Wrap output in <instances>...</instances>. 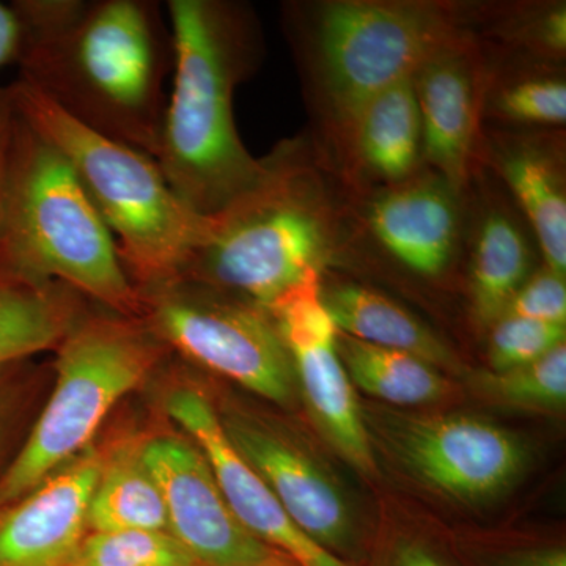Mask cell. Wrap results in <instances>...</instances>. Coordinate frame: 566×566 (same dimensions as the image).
I'll use <instances>...</instances> for the list:
<instances>
[{
	"instance_id": "1",
	"label": "cell",
	"mask_w": 566,
	"mask_h": 566,
	"mask_svg": "<svg viewBox=\"0 0 566 566\" xmlns=\"http://www.w3.org/2000/svg\"><path fill=\"white\" fill-rule=\"evenodd\" d=\"M20 80L85 128L156 158L174 35L156 0H13Z\"/></svg>"
},
{
	"instance_id": "2",
	"label": "cell",
	"mask_w": 566,
	"mask_h": 566,
	"mask_svg": "<svg viewBox=\"0 0 566 566\" xmlns=\"http://www.w3.org/2000/svg\"><path fill=\"white\" fill-rule=\"evenodd\" d=\"M174 35L172 92L156 163L197 214L216 218L262 182L266 159L245 150L233 92L251 70L255 41L248 14L221 0H167Z\"/></svg>"
},
{
	"instance_id": "3",
	"label": "cell",
	"mask_w": 566,
	"mask_h": 566,
	"mask_svg": "<svg viewBox=\"0 0 566 566\" xmlns=\"http://www.w3.org/2000/svg\"><path fill=\"white\" fill-rule=\"evenodd\" d=\"M9 87L22 120L70 164L134 286L180 275L210 240L212 219L182 202L151 156L85 128L20 77Z\"/></svg>"
},
{
	"instance_id": "4",
	"label": "cell",
	"mask_w": 566,
	"mask_h": 566,
	"mask_svg": "<svg viewBox=\"0 0 566 566\" xmlns=\"http://www.w3.org/2000/svg\"><path fill=\"white\" fill-rule=\"evenodd\" d=\"M0 277L63 283L117 315L142 318L139 290L102 216L61 153L21 115L0 226Z\"/></svg>"
},
{
	"instance_id": "5",
	"label": "cell",
	"mask_w": 566,
	"mask_h": 566,
	"mask_svg": "<svg viewBox=\"0 0 566 566\" xmlns=\"http://www.w3.org/2000/svg\"><path fill=\"white\" fill-rule=\"evenodd\" d=\"M262 182L212 218V232L180 275L270 311L312 277L333 248L329 219L289 155L266 159Z\"/></svg>"
},
{
	"instance_id": "6",
	"label": "cell",
	"mask_w": 566,
	"mask_h": 566,
	"mask_svg": "<svg viewBox=\"0 0 566 566\" xmlns=\"http://www.w3.org/2000/svg\"><path fill=\"white\" fill-rule=\"evenodd\" d=\"M57 346L54 392L0 476V509L87 450L112 408L167 348L140 318L122 315L82 316Z\"/></svg>"
},
{
	"instance_id": "7",
	"label": "cell",
	"mask_w": 566,
	"mask_h": 566,
	"mask_svg": "<svg viewBox=\"0 0 566 566\" xmlns=\"http://www.w3.org/2000/svg\"><path fill=\"white\" fill-rule=\"evenodd\" d=\"M460 41L436 6L342 0L316 18L314 44L334 120L349 136L365 104Z\"/></svg>"
},
{
	"instance_id": "8",
	"label": "cell",
	"mask_w": 566,
	"mask_h": 566,
	"mask_svg": "<svg viewBox=\"0 0 566 566\" xmlns=\"http://www.w3.org/2000/svg\"><path fill=\"white\" fill-rule=\"evenodd\" d=\"M139 293L140 319L164 345L266 400H292V359L266 311L185 275Z\"/></svg>"
},
{
	"instance_id": "9",
	"label": "cell",
	"mask_w": 566,
	"mask_h": 566,
	"mask_svg": "<svg viewBox=\"0 0 566 566\" xmlns=\"http://www.w3.org/2000/svg\"><path fill=\"white\" fill-rule=\"evenodd\" d=\"M382 434L401 464L439 493L480 504L523 474L527 453L504 428L469 416H389Z\"/></svg>"
},
{
	"instance_id": "10",
	"label": "cell",
	"mask_w": 566,
	"mask_h": 566,
	"mask_svg": "<svg viewBox=\"0 0 566 566\" xmlns=\"http://www.w3.org/2000/svg\"><path fill=\"white\" fill-rule=\"evenodd\" d=\"M322 277L286 293L268 311L292 359L308 411L324 438L353 468L376 472L370 434L338 353V329L322 300Z\"/></svg>"
},
{
	"instance_id": "11",
	"label": "cell",
	"mask_w": 566,
	"mask_h": 566,
	"mask_svg": "<svg viewBox=\"0 0 566 566\" xmlns=\"http://www.w3.org/2000/svg\"><path fill=\"white\" fill-rule=\"evenodd\" d=\"M142 458L161 490L167 531L200 566H249L275 551L241 526L202 450L185 439L158 436Z\"/></svg>"
},
{
	"instance_id": "12",
	"label": "cell",
	"mask_w": 566,
	"mask_h": 566,
	"mask_svg": "<svg viewBox=\"0 0 566 566\" xmlns=\"http://www.w3.org/2000/svg\"><path fill=\"white\" fill-rule=\"evenodd\" d=\"M221 422L234 449L262 476L301 532L340 560L356 554L352 510L322 464L255 417L229 415Z\"/></svg>"
},
{
	"instance_id": "13",
	"label": "cell",
	"mask_w": 566,
	"mask_h": 566,
	"mask_svg": "<svg viewBox=\"0 0 566 566\" xmlns=\"http://www.w3.org/2000/svg\"><path fill=\"white\" fill-rule=\"evenodd\" d=\"M166 409L202 450L223 499L245 531L301 566H349L312 542L290 520L262 476L234 449L221 417L203 394L180 387L167 398Z\"/></svg>"
},
{
	"instance_id": "14",
	"label": "cell",
	"mask_w": 566,
	"mask_h": 566,
	"mask_svg": "<svg viewBox=\"0 0 566 566\" xmlns=\"http://www.w3.org/2000/svg\"><path fill=\"white\" fill-rule=\"evenodd\" d=\"M104 458L93 447L0 509V566H70L88 534Z\"/></svg>"
},
{
	"instance_id": "15",
	"label": "cell",
	"mask_w": 566,
	"mask_h": 566,
	"mask_svg": "<svg viewBox=\"0 0 566 566\" xmlns=\"http://www.w3.org/2000/svg\"><path fill=\"white\" fill-rule=\"evenodd\" d=\"M460 192L439 177L405 180L375 197L368 223L376 240L408 270L436 277L452 262L460 233Z\"/></svg>"
},
{
	"instance_id": "16",
	"label": "cell",
	"mask_w": 566,
	"mask_h": 566,
	"mask_svg": "<svg viewBox=\"0 0 566 566\" xmlns=\"http://www.w3.org/2000/svg\"><path fill=\"white\" fill-rule=\"evenodd\" d=\"M415 87L422 123V158L460 192L468 180L479 123L475 73L461 41L424 63L416 73Z\"/></svg>"
},
{
	"instance_id": "17",
	"label": "cell",
	"mask_w": 566,
	"mask_h": 566,
	"mask_svg": "<svg viewBox=\"0 0 566 566\" xmlns=\"http://www.w3.org/2000/svg\"><path fill=\"white\" fill-rule=\"evenodd\" d=\"M322 300L338 333L365 344L412 354L436 368L461 371L460 360L449 346L385 294L345 283L322 292Z\"/></svg>"
},
{
	"instance_id": "18",
	"label": "cell",
	"mask_w": 566,
	"mask_h": 566,
	"mask_svg": "<svg viewBox=\"0 0 566 566\" xmlns=\"http://www.w3.org/2000/svg\"><path fill=\"white\" fill-rule=\"evenodd\" d=\"M77 296L59 282L0 277V368L61 344L82 318Z\"/></svg>"
},
{
	"instance_id": "19",
	"label": "cell",
	"mask_w": 566,
	"mask_h": 566,
	"mask_svg": "<svg viewBox=\"0 0 566 566\" xmlns=\"http://www.w3.org/2000/svg\"><path fill=\"white\" fill-rule=\"evenodd\" d=\"M348 137L368 172L392 185L408 180L422 158L415 77L398 82L365 104Z\"/></svg>"
},
{
	"instance_id": "20",
	"label": "cell",
	"mask_w": 566,
	"mask_h": 566,
	"mask_svg": "<svg viewBox=\"0 0 566 566\" xmlns=\"http://www.w3.org/2000/svg\"><path fill=\"white\" fill-rule=\"evenodd\" d=\"M499 172L523 208L546 268L566 275V197L560 164L546 148L513 145L499 156Z\"/></svg>"
},
{
	"instance_id": "21",
	"label": "cell",
	"mask_w": 566,
	"mask_h": 566,
	"mask_svg": "<svg viewBox=\"0 0 566 566\" xmlns=\"http://www.w3.org/2000/svg\"><path fill=\"white\" fill-rule=\"evenodd\" d=\"M167 531L161 490L142 458L126 447L104 461L88 509V532Z\"/></svg>"
},
{
	"instance_id": "22",
	"label": "cell",
	"mask_w": 566,
	"mask_h": 566,
	"mask_svg": "<svg viewBox=\"0 0 566 566\" xmlns=\"http://www.w3.org/2000/svg\"><path fill=\"white\" fill-rule=\"evenodd\" d=\"M531 271V248L517 223L501 211L483 219L471 263V300L476 322L491 327Z\"/></svg>"
},
{
	"instance_id": "23",
	"label": "cell",
	"mask_w": 566,
	"mask_h": 566,
	"mask_svg": "<svg viewBox=\"0 0 566 566\" xmlns=\"http://www.w3.org/2000/svg\"><path fill=\"white\" fill-rule=\"evenodd\" d=\"M338 353L353 385L365 394L400 406L434 403L447 392L439 368L412 354L365 344L338 333Z\"/></svg>"
},
{
	"instance_id": "24",
	"label": "cell",
	"mask_w": 566,
	"mask_h": 566,
	"mask_svg": "<svg viewBox=\"0 0 566 566\" xmlns=\"http://www.w3.org/2000/svg\"><path fill=\"white\" fill-rule=\"evenodd\" d=\"M475 389L488 400L520 409L558 411L566 403V346L558 345L542 359L504 371L480 374Z\"/></svg>"
},
{
	"instance_id": "25",
	"label": "cell",
	"mask_w": 566,
	"mask_h": 566,
	"mask_svg": "<svg viewBox=\"0 0 566 566\" xmlns=\"http://www.w3.org/2000/svg\"><path fill=\"white\" fill-rule=\"evenodd\" d=\"M70 566H200L166 531L88 532Z\"/></svg>"
},
{
	"instance_id": "26",
	"label": "cell",
	"mask_w": 566,
	"mask_h": 566,
	"mask_svg": "<svg viewBox=\"0 0 566 566\" xmlns=\"http://www.w3.org/2000/svg\"><path fill=\"white\" fill-rule=\"evenodd\" d=\"M566 326L504 315L491 326L490 364L493 371L510 370L542 359L565 344Z\"/></svg>"
},
{
	"instance_id": "27",
	"label": "cell",
	"mask_w": 566,
	"mask_h": 566,
	"mask_svg": "<svg viewBox=\"0 0 566 566\" xmlns=\"http://www.w3.org/2000/svg\"><path fill=\"white\" fill-rule=\"evenodd\" d=\"M494 109L506 120L564 125L566 84L560 77L536 76L509 84L495 95Z\"/></svg>"
},
{
	"instance_id": "28",
	"label": "cell",
	"mask_w": 566,
	"mask_h": 566,
	"mask_svg": "<svg viewBox=\"0 0 566 566\" xmlns=\"http://www.w3.org/2000/svg\"><path fill=\"white\" fill-rule=\"evenodd\" d=\"M504 315L566 326V283L549 268L528 275L510 301ZM502 315V316H504Z\"/></svg>"
},
{
	"instance_id": "29",
	"label": "cell",
	"mask_w": 566,
	"mask_h": 566,
	"mask_svg": "<svg viewBox=\"0 0 566 566\" xmlns=\"http://www.w3.org/2000/svg\"><path fill=\"white\" fill-rule=\"evenodd\" d=\"M371 566H457L433 543L416 536H397L379 547Z\"/></svg>"
},
{
	"instance_id": "30",
	"label": "cell",
	"mask_w": 566,
	"mask_h": 566,
	"mask_svg": "<svg viewBox=\"0 0 566 566\" xmlns=\"http://www.w3.org/2000/svg\"><path fill=\"white\" fill-rule=\"evenodd\" d=\"M21 364L0 368V476L9 468L10 461L7 457H9L21 415L22 397L20 387L17 386L18 381L14 379V374Z\"/></svg>"
},
{
	"instance_id": "31",
	"label": "cell",
	"mask_w": 566,
	"mask_h": 566,
	"mask_svg": "<svg viewBox=\"0 0 566 566\" xmlns=\"http://www.w3.org/2000/svg\"><path fill=\"white\" fill-rule=\"evenodd\" d=\"M18 125H20V114L14 106L10 87L9 85L0 87V226H2L7 192H9Z\"/></svg>"
},
{
	"instance_id": "32",
	"label": "cell",
	"mask_w": 566,
	"mask_h": 566,
	"mask_svg": "<svg viewBox=\"0 0 566 566\" xmlns=\"http://www.w3.org/2000/svg\"><path fill=\"white\" fill-rule=\"evenodd\" d=\"M486 566H566L562 546H531L502 551L486 558Z\"/></svg>"
},
{
	"instance_id": "33",
	"label": "cell",
	"mask_w": 566,
	"mask_h": 566,
	"mask_svg": "<svg viewBox=\"0 0 566 566\" xmlns=\"http://www.w3.org/2000/svg\"><path fill=\"white\" fill-rule=\"evenodd\" d=\"M24 46V22L14 2H0V69L18 65Z\"/></svg>"
},
{
	"instance_id": "34",
	"label": "cell",
	"mask_w": 566,
	"mask_h": 566,
	"mask_svg": "<svg viewBox=\"0 0 566 566\" xmlns=\"http://www.w3.org/2000/svg\"><path fill=\"white\" fill-rule=\"evenodd\" d=\"M536 40L545 50L564 54L566 48V9L564 6L547 11L536 25Z\"/></svg>"
},
{
	"instance_id": "35",
	"label": "cell",
	"mask_w": 566,
	"mask_h": 566,
	"mask_svg": "<svg viewBox=\"0 0 566 566\" xmlns=\"http://www.w3.org/2000/svg\"><path fill=\"white\" fill-rule=\"evenodd\" d=\"M249 566H301L292 558L283 556L281 553H273L271 556L264 557L263 560L255 562Z\"/></svg>"
}]
</instances>
